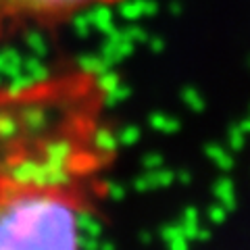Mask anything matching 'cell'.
I'll return each mask as SVG.
<instances>
[{
    "mask_svg": "<svg viewBox=\"0 0 250 250\" xmlns=\"http://www.w3.org/2000/svg\"><path fill=\"white\" fill-rule=\"evenodd\" d=\"M111 159L65 148L0 156V250H80Z\"/></svg>",
    "mask_w": 250,
    "mask_h": 250,
    "instance_id": "1",
    "label": "cell"
},
{
    "mask_svg": "<svg viewBox=\"0 0 250 250\" xmlns=\"http://www.w3.org/2000/svg\"><path fill=\"white\" fill-rule=\"evenodd\" d=\"M125 0H0V23L15 27H54L92 9L117 6Z\"/></svg>",
    "mask_w": 250,
    "mask_h": 250,
    "instance_id": "2",
    "label": "cell"
},
{
    "mask_svg": "<svg viewBox=\"0 0 250 250\" xmlns=\"http://www.w3.org/2000/svg\"><path fill=\"white\" fill-rule=\"evenodd\" d=\"M4 34H9V29H6V27L2 25V23H0V40L4 38Z\"/></svg>",
    "mask_w": 250,
    "mask_h": 250,
    "instance_id": "3",
    "label": "cell"
}]
</instances>
